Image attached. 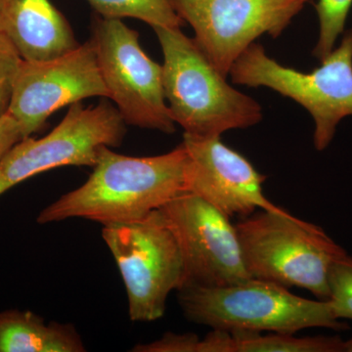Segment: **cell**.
<instances>
[{"mask_svg": "<svg viewBox=\"0 0 352 352\" xmlns=\"http://www.w3.org/2000/svg\"><path fill=\"white\" fill-rule=\"evenodd\" d=\"M200 338L193 333H166L161 339L149 344H138L132 351L198 352Z\"/></svg>", "mask_w": 352, "mask_h": 352, "instance_id": "obj_20", "label": "cell"}, {"mask_svg": "<svg viewBox=\"0 0 352 352\" xmlns=\"http://www.w3.org/2000/svg\"><path fill=\"white\" fill-rule=\"evenodd\" d=\"M184 146L154 157H129L102 147L82 186L39 212V224L85 219L102 226L142 219L186 192Z\"/></svg>", "mask_w": 352, "mask_h": 352, "instance_id": "obj_1", "label": "cell"}, {"mask_svg": "<svg viewBox=\"0 0 352 352\" xmlns=\"http://www.w3.org/2000/svg\"><path fill=\"white\" fill-rule=\"evenodd\" d=\"M164 55L166 105L184 133L217 138L263 120L258 102L235 89L215 68L195 39L180 28H155Z\"/></svg>", "mask_w": 352, "mask_h": 352, "instance_id": "obj_2", "label": "cell"}, {"mask_svg": "<svg viewBox=\"0 0 352 352\" xmlns=\"http://www.w3.org/2000/svg\"><path fill=\"white\" fill-rule=\"evenodd\" d=\"M187 154L186 192L200 197L230 217H249L256 210L283 212L263 194L266 176L240 153L217 138L184 133Z\"/></svg>", "mask_w": 352, "mask_h": 352, "instance_id": "obj_12", "label": "cell"}, {"mask_svg": "<svg viewBox=\"0 0 352 352\" xmlns=\"http://www.w3.org/2000/svg\"><path fill=\"white\" fill-rule=\"evenodd\" d=\"M344 351L352 352V337L346 342H344Z\"/></svg>", "mask_w": 352, "mask_h": 352, "instance_id": "obj_23", "label": "cell"}, {"mask_svg": "<svg viewBox=\"0 0 352 352\" xmlns=\"http://www.w3.org/2000/svg\"><path fill=\"white\" fill-rule=\"evenodd\" d=\"M159 210L182 250L184 286L223 287L251 279L236 226L214 206L185 192Z\"/></svg>", "mask_w": 352, "mask_h": 352, "instance_id": "obj_10", "label": "cell"}, {"mask_svg": "<svg viewBox=\"0 0 352 352\" xmlns=\"http://www.w3.org/2000/svg\"><path fill=\"white\" fill-rule=\"evenodd\" d=\"M22 60L13 44L0 36V119L9 112L14 85Z\"/></svg>", "mask_w": 352, "mask_h": 352, "instance_id": "obj_19", "label": "cell"}, {"mask_svg": "<svg viewBox=\"0 0 352 352\" xmlns=\"http://www.w3.org/2000/svg\"><path fill=\"white\" fill-rule=\"evenodd\" d=\"M87 351L75 326L45 323L29 310L0 312V352Z\"/></svg>", "mask_w": 352, "mask_h": 352, "instance_id": "obj_14", "label": "cell"}, {"mask_svg": "<svg viewBox=\"0 0 352 352\" xmlns=\"http://www.w3.org/2000/svg\"><path fill=\"white\" fill-rule=\"evenodd\" d=\"M235 226L250 276L328 300L331 267L346 252L321 227L286 210H263Z\"/></svg>", "mask_w": 352, "mask_h": 352, "instance_id": "obj_4", "label": "cell"}, {"mask_svg": "<svg viewBox=\"0 0 352 352\" xmlns=\"http://www.w3.org/2000/svg\"><path fill=\"white\" fill-rule=\"evenodd\" d=\"M352 0H318L315 4L319 20V38L314 56L323 61L335 50L336 41L344 34Z\"/></svg>", "mask_w": 352, "mask_h": 352, "instance_id": "obj_17", "label": "cell"}, {"mask_svg": "<svg viewBox=\"0 0 352 352\" xmlns=\"http://www.w3.org/2000/svg\"><path fill=\"white\" fill-rule=\"evenodd\" d=\"M23 139L24 135L19 122L10 113H7L0 119V161L14 145Z\"/></svg>", "mask_w": 352, "mask_h": 352, "instance_id": "obj_21", "label": "cell"}, {"mask_svg": "<svg viewBox=\"0 0 352 352\" xmlns=\"http://www.w3.org/2000/svg\"><path fill=\"white\" fill-rule=\"evenodd\" d=\"M102 237L124 280L131 320L162 318L171 292L184 286L185 265L161 210L133 221L103 226Z\"/></svg>", "mask_w": 352, "mask_h": 352, "instance_id": "obj_6", "label": "cell"}, {"mask_svg": "<svg viewBox=\"0 0 352 352\" xmlns=\"http://www.w3.org/2000/svg\"><path fill=\"white\" fill-rule=\"evenodd\" d=\"M233 352H342L340 337H295V333L231 331Z\"/></svg>", "mask_w": 352, "mask_h": 352, "instance_id": "obj_15", "label": "cell"}, {"mask_svg": "<svg viewBox=\"0 0 352 352\" xmlns=\"http://www.w3.org/2000/svg\"><path fill=\"white\" fill-rule=\"evenodd\" d=\"M97 15L107 19L133 18L155 28H182L170 0H87Z\"/></svg>", "mask_w": 352, "mask_h": 352, "instance_id": "obj_16", "label": "cell"}, {"mask_svg": "<svg viewBox=\"0 0 352 352\" xmlns=\"http://www.w3.org/2000/svg\"><path fill=\"white\" fill-rule=\"evenodd\" d=\"M309 0H170L196 43L224 76L263 34L281 36Z\"/></svg>", "mask_w": 352, "mask_h": 352, "instance_id": "obj_9", "label": "cell"}, {"mask_svg": "<svg viewBox=\"0 0 352 352\" xmlns=\"http://www.w3.org/2000/svg\"><path fill=\"white\" fill-rule=\"evenodd\" d=\"M90 97L110 98L91 41L45 61L22 60L9 113L24 138L41 131L53 113Z\"/></svg>", "mask_w": 352, "mask_h": 352, "instance_id": "obj_11", "label": "cell"}, {"mask_svg": "<svg viewBox=\"0 0 352 352\" xmlns=\"http://www.w3.org/2000/svg\"><path fill=\"white\" fill-rule=\"evenodd\" d=\"M177 292L185 317L212 329L296 333L308 328H346L329 300H308L256 278L223 287L186 285Z\"/></svg>", "mask_w": 352, "mask_h": 352, "instance_id": "obj_3", "label": "cell"}, {"mask_svg": "<svg viewBox=\"0 0 352 352\" xmlns=\"http://www.w3.org/2000/svg\"><path fill=\"white\" fill-rule=\"evenodd\" d=\"M233 336L230 331L212 329L199 342L198 352H233Z\"/></svg>", "mask_w": 352, "mask_h": 352, "instance_id": "obj_22", "label": "cell"}, {"mask_svg": "<svg viewBox=\"0 0 352 352\" xmlns=\"http://www.w3.org/2000/svg\"><path fill=\"white\" fill-rule=\"evenodd\" d=\"M119 110L106 100L95 107L69 106L62 122L47 135L24 138L0 161V196L28 178L66 166H92L102 147H118L126 133Z\"/></svg>", "mask_w": 352, "mask_h": 352, "instance_id": "obj_8", "label": "cell"}, {"mask_svg": "<svg viewBox=\"0 0 352 352\" xmlns=\"http://www.w3.org/2000/svg\"><path fill=\"white\" fill-rule=\"evenodd\" d=\"M0 36L25 61H45L80 45L66 17L50 0H0Z\"/></svg>", "mask_w": 352, "mask_h": 352, "instance_id": "obj_13", "label": "cell"}, {"mask_svg": "<svg viewBox=\"0 0 352 352\" xmlns=\"http://www.w3.org/2000/svg\"><path fill=\"white\" fill-rule=\"evenodd\" d=\"M235 85L267 87L307 109L314 120V147L323 151L332 142L338 124L352 116V28L320 66L303 73L278 63L261 44L254 43L229 72Z\"/></svg>", "mask_w": 352, "mask_h": 352, "instance_id": "obj_5", "label": "cell"}, {"mask_svg": "<svg viewBox=\"0 0 352 352\" xmlns=\"http://www.w3.org/2000/svg\"><path fill=\"white\" fill-rule=\"evenodd\" d=\"M328 285V300L333 314L340 320H352V256L347 252L333 263Z\"/></svg>", "mask_w": 352, "mask_h": 352, "instance_id": "obj_18", "label": "cell"}, {"mask_svg": "<svg viewBox=\"0 0 352 352\" xmlns=\"http://www.w3.org/2000/svg\"><path fill=\"white\" fill-rule=\"evenodd\" d=\"M89 41L110 99L124 122L164 133L175 132L176 124L164 98L163 68L141 47L138 32L122 20L96 14Z\"/></svg>", "mask_w": 352, "mask_h": 352, "instance_id": "obj_7", "label": "cell"}]
</instances>
